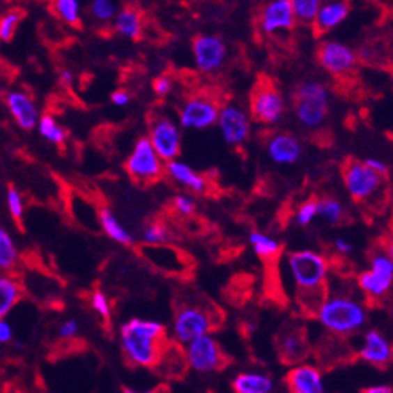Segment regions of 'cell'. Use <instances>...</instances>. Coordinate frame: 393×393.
I'll return each mask as SVG.
<instances>
[{"label":"cell","instance_id":"obj_31","mask_svg":"<svg viewBox=\"0 0 393 393\" xmlns=\"http://www.w3.org/2000/svg\"><path fill=\"white\" fill-rule=\"evenodd\" d=\"M53 10L56 17L69 26H79L82 20V10L79 0H53Z\"/></svg>","mask_w":393,"mask_h":393},{"label":"cell","instance_id":"obj_21","mask_svg":"<svg viewBox=\"0 0 393 393\" xmlns=\"http://www.w3.org/2000/svg\"><path fill=\"white\" fill-rule=\"evenodd\" d=\"M164 174H166L174 183H177L178 187L185 188L187 191H190V193L204 194L210 188V183L209 180H207V177H204L203 174L196 172L190 164L178 161V159L166 162V166H164Z\"/></svg>","mask_w":393,"mask_h":393},{"label":"cell","instance_id":"obj_32","mask_svg":"<svg viewBox=\"0 0 393 393\" xmlns=\"http://www.w3.org/2000/svg\"><path fill=\"white\" fill-rule=\"evenodd\" d=\"M18 262V249L12 236L0 228V270L10 272Z\"/></svg>","mask_w":393,"mask_h":393},{"label":"cell","instance_id":"obj_48","mask_svg":"<svg viewBox=\"0 0 393 393\" xmlns=\"http://www.w3.org/2000/svg\"><path fill=\"white\" fill-rule=\"evenodd\" d=\"M361 393H393V392H392V387L390 385L379 384V385L366 387V389L361 392Z\"/></svg>","mask_w":393,"mask_h":393},{"label":"cell","instance_id":"obj_45","mask_svg":"<svg viewBox=\"0 0 393 393\" xmlns=\"http://www.w3.org/2000/svg\"><path fill=\"white\" fill-rule=\"evenodd\" d=\"M334 251L341 254V256H348V254H352L353 251V244L344 240V238H336V240H334Z\"/></svg>","mask_w":393,"mask_h":393},{"label":"cell","instance_id":"obj_3","mask_svg":"<svg viewBox=\"0 0 393 393\" xmlns=\"http://www.w3.org/2000/svg\"><path fill=\"white\" fill-rule=\"evenodd\" d=\"M315 316L323 329L339 337L352 336L368 321L366 305L347 292L326 294L320 307L316 308Z\"/></svg>","mask_w":393,"mask_h":393},{"label":"cell","instance_id":"obj_5","mask_svg":"<svg viewBox=\"0 0 393 393\" xmlns=\"http://www.w3.org/2000/svg\"><path fill=\"white\" fill-rule=\"evenodd\" d=\"M217 328V315L209 305L183 302L175 308L172 320L174 344L183 345L196 337L212 334Z\"/></svg>","mask_w":393,"mask_h":393},{"label":"cell","instance_id":"obj_28","mask_svg":"<svg viewBox=\"0 0 393 393\" xmlns=\"http://www.w3.org/2000/svg\"><path fill=\"white\" fill-rule=\"evenodd\" d=\"M249 242L256 256L262 260H273L281 252V242L263 231H252L249 235Z\"/></svg>","mask_w":393,"mask_h":393},{"label":"cell","instance_id":"obj_20","mask_svg":"<svg viewBox=\"0 0 393 393\" xmlns=\"http://www.w3.org/2000/svg\"><path fill=\"white\" fill-rule=\"evenodd\" d=\"M352 12L350 0H321L318 12L313 20V29L318 34H326L337 29Z\"/></svg>","mask_w":393,"mask_h":393},{"label":"cell","instance_id":"obj_23","mask_svg":"<svg viewBox=\"0 0 393 393\" xmlns=\"http://www.w3.org/2000/svg\"><path fill=\"white\" fill-rule=\"evenodd\" d=\"M5 102H7L8 111L12 113L13 119L17 121V124L24 130H33L37 125V121H39V109L34 103V100L26 95L24 92H17V90H12V92L7 93L5 97Z\"/></svg>","mask_w":393,"mask_h":393},{"label":"cell","instance_id":"obj_13","mask_svg":"<svg viewBox=\"0 0 393 393\" xmlns=\"http://www.w3.org/2000/svg\"><path fill=\"white\" fill-rule=\"evenodd\" d=\"M257 26L265 37L291 33L297 26V20L289 0H265L259 10Z\"/></svg>","mask_w":393,"mask_h":393},{"label":"cell","instance_id":"obj_9","mask_svg":"<svg viewBox=\"0 0 393 393\" xmlns=\"http://www.w3.org/2000/svg\"><path fill=\"white\" fill-rule=\"evenodd\" d=\"M286 116V100L272 81H260L251 95V118L263 125H276Z\"/></svg>","mask_w":393,"mask_h":393},{"label":"cell","instance_id":"obj_26","mask_svg":"<svg viewBox=\"0 0 393 393\" xmlns=\"http://www.w3.org/2000/svg\"><path fill=\"white\" fill-rule=\"evenodd\" d=\"M98 222L102 230L108 235L109 240L122 244V246H130L134 242V236L127 228L122 225V222L113 214V210L108 207H102L98 212Z\"/></svg>","mask_w":393,"mask_h":393},{"label":"cell","instance_id":"obj_40","mask_svg":"<svg viewBox=\"0 0 393 393\" xmlns=\"http://www.w3.org/2000/svg\"><path fill=\"white\" fill-rule=\"evenodd\" d=\"M90 305L95 311L98 313L103 320H109L111 316V302L108 299V295L105 294L103 291H93L92 295H90Z\"/></svg>","mask_w":393,"mask_h":393},{"label":"cell","instance_id":"obj_37","mask_svg":"<svg viewBox=\"0 0 393 393\" xmlns=\"http://www.w3.org/2000/svg\"><path fill=\"white\" fill-rule=\"evenodd\" d=\"M172 207L175 214H178L180 217H191L196 212V201L188 193H180L174 196Z\"/></svg>","mask_w":393,"mask_h":393},{"label":"cell","instance_id":"obj_1","mask_svg":"<svg viewBox=\"0 0 393 393\" xmlns=\"http://www.w3.org/2000/svg\"><path fill=\"white\" fill-rule=\"evenodd\" d=\"M121 350L134 368H156L167 347V332L162 323L132 318L121 326Z\"/></svg>","mask_w":393,"mask_h":393},{"label":"cell","instance_id":"obj_8","mask_svg":"<svg viewBox=\"0 0 393 393\" xmlns=\"http://www.w3.org/2000/svg\"><path fill=\"white\" fill-rule=\"evenodd\" d=\"M164 166L166 162L154 151L148 137L138 138L125 161V171L129 177L140 185L157 182L164 175Z\"/></svg>","mask_w":393,"mask_h":393},{"label":"cell","instance_id":"obj_4","mask_svg":"<svg viewBox=\"0 0 393 393\" xmlns=\"http://www.w3.org/2000/svg\"><path fill=\"white\" fill-rule=\"evenodd\" d=\"M292 109L295 121L305 130L320 129L329 118L331 92L320 81H304L295 88Z\"/></svg>","mask_w":393,"mask_h":393},{"label":"cell","instance_id":"obj_18","mask_svg":"<svg viewBox=\"0 0 393 393\" xmlns=\"http://www.w3.org/2000/svg\"><path fill=\"white\" fill-rule=\"evenodd\" d=\"M289 393H325V377L321 369L311 363H297L284 377Z\"/></svg>","mask_w":393,"mask_h":393},{"label":"cell","instance_id":"obj_49","mask_svg":"<svg viewBox=\"0 0 393 393\" xmlns=\"http://www.w3.org/2000/svg\"><path fill=\"white\" fill-rule=\"evenodd\" d=\"M122 393H161L157 389H148V390H137V389H124Z\"/></svg>","mask_w":393,"mask_h":393},{"label":"cell","instance_id":"obj_22","mask_svg":"<svg viewBox=\"0 0 393 393\" xmlns=\"http://www.w3.org/2000/svg\"><path fill=\"white\" fill-rule=\"evenodd\" d=\"M360 357L376 368H387L392 363L393 348L389 339L377 329H369L363 337Z\"/></svg>","mask_w":393,"mask_h":393},{"label":"cell","instance_id":"obj_11","mask_svg":"<svg viewBox=\"0 0 393 393\" xmlns=\"http://www.w3.org/2000/svg\"><path fill=\"white\" fill-rule=\"evenodd\" d=\"M220 135L228 146L240 148L246 145L252 134V118L240 105L228 103L222 106L217 116Z\"/></svg>","mask_w":393,"mask_h":393},{"label":"cell","instance_id":"obj_39","mask_svg":"<svg viewBox=\"0 0 393 393\" xmlns=\"http://www.w3.org/2000/svg\"><path fill=\"white\" fill-rule=\"evenodd\" d=\"M316 217H318L316 201L310 199V201H307V203L302 204L299 209H297L295 215H294V220H295L297 225L308 226L313 220L316 219Z\"/></svg>","mask_w":393,"mask_h":393},{"label":"cell","instance_id":"obj_50","mask_svg":"<svg viewBox=\"0 0 393 393\" xmlns=\"http://www.w3.org/2000/svg\"><path fill=\"white\" fill-rule=\"evenodd\" d=\"M284 393H289V392H288V390H286V392H284Z\"/></svg>","mask_w":393,"mask_h":393},{"label":"cell","instance_id":"obj_12","mask_svg":"<svg viewBox=\"0 0 393 393\" xmlns=\"http://www.w3.org/2000/svg\"><path fill=\"white\" fill-rule=\"evenodd\" d=\"M148 140L164 162L178 159L182 153V129L177 122L166 116L151 119Z\"/></svg>","mask_w":393,"mask_h":393},{"label":"cell","instance_id":"obj_43","mask_svg":"<svg viewBox=\"0 0 393 393\" xmlns=\"http://www.w3.org/2000/svg\"><path fill=\"white\" fill-rule=\"evenodd\" d=\"M363 162H364L368 167L373 169V171H376L377 174L384 175V177H387V174H389V164H387L385 161H382V159L368 157V159H364Z\"/></svg>","mask_w":393,"mask_h":393},{"label":"cell","instance_id":"obj_16","mask_svg":"<svg viewBox=\"0 0 393 393\" xmlns=\"http://www.w3.org/2000/svg\"><path fill=\"white\" fill-rule=\"evenodd\" d=\"M318 63L334 77L348 76L358 63V53L341 40H325L318 47Z\"/></svg>","mask_w":393,"mask_h":393},{"label":"cell","instance_id":"obj_19","mask_svg":"<svg viewBox=\"0 0 393 393\" xmlns=\"http://www.w3.org/2000/svg\"><path fill=\"white\" fill-rule=\"evenodd\" d=\"M276 350L288 364L302 363L308 357V341L304 328L286 326L276 336Z\"/></svg>","mask_w":393,"mask_h":393},{"label":"cell","instance_id":"obj_36","mask_svg":"<svg viewBox=\"0 0 393 393\" xmlns=\"http://www.w3.org/2000/svg\"><path fill=\"white\" fill-rule=\"evenodd\" d=\"M21 20H23V15L20 12H8L5 17L0 18V40L2 42L12 40L15 33H17V28Z\"/></svg>","mask_w":393,"mask_h":393},{"label":"cell","instance_id":"obj_10","mask_svg":"<svg viewBox=\"0 0 393 393\" xmlns=\"http://www.w3.org/2000/svg\"><path fill=\"white\" fill-rule=\"evenodd\" d=\"M342 178L347 193L357 203L373 199L385 182L384 175L377 174L363 161H348L342 169Z\"/></svg>","mask_w":393,"mask_h":393},{"label":"cell","instance_id":"obj_47","mask_svg":"<svg viewBox=\"0 0 393 393\" xmlns=\"http://www.w3.org/2000/svg\"><path fill=\"white\" fill-rule=\"evenodd\" d=\"M60 82L63 84L65 87H71L74 84V72L71 69H63L60 72Z\"/></svg>","mask_w":393,"mask_h":393},{"label":"cell","instance_id":"obj_46","mask_svg":"<svg viewBox=\"0 0 393 393\" xmlns=\"http://www.w3.org/2000/svg\"><path fill=\"white\" fill-rule=\"evenodd\" d=\"M13 329L5 320H0V344H7L12 341Z\"/></svg>","mask_w":393,"mask_h":393},{"label":"cell","instance_id":"obj_27","mask_svg":"<svg viewBox=\"0 0 393 393\" xmlns=\"http://www.w3.org/2000/svg\"><path fill=\"white\" fill-rule=\"evenodd\" d=\"M21 297H23V288L17 279L0 276V320H3L17 307Z\"/></svg>","mask_w":393,"mask_h":393},{"label":"cell","instance_id":"obj_7","mask_svg":"<svg viewBox=\"0 0 393 393\" xmlns=\"http://www.w3.org/2000/svg\"><path fill=\"white\" fill-rule=\"evenodd\" d=\"M393 283L392 252L379 251L371 257V267L358 275V288L369 302H382L390 294Z\"/></svg>","mask_w":393,"mask_h":393},{"label":"cell","instance_id":"obj_15","mask_svg":"<svg viewBox=\"0 0 393 393\" xmlns=\"http://www.w3.org/2000/svg\"><path fill=\"white\" fill-rule=\"evenodd\" d=\"M220 106L215 100L196 95L185 100L178 113V125L185 130H206L217 124Z\"/></svg>","mask_w":393,"mask_h":393},{"label":"cell","instance_id":"obj_24","mask_svg":"<svg viewBox=\"0 0 393 393\" xmlns=\"http://www.w3.org/2000/svg\"><path fill=\"white\" fill-rule=\"evenodd\" d=\"M233 393H273L272 376L262 371H242L231 380Z\"/></svg>","mask_w":393,"mask_h":393},{"label":"cell","instance_id":"obj_35","mask_svg":"<svg viewBox=\"0 0 393 393\" xmlns=\"http://www.w3.org/2000/svg\"><path fill=\"white\" fill-rule=\"evenodd\" d=\"M289 2L294 10L297 23L311 26L321 0H289Z\"/></svg>","mask_w":393,"mask_h":393},{"label":"cell","instance_id":"obj_34","mask_svg":"<svg viewBox=\"0 0 393 393\" xmlns=\"http://www.w3.org/2000/svg\"><path fill=\"white\" fill-rule=\"evenodd\" d=\"M90 18L97 21L98 24H108L114 20L118 13L114 0H92L88 7Z\"/></svg>","mask_w":393,"mask_h":393},{"label":"cell","instance_id":"obj_41","mask_svg":"<svg viewBox=\"0 0 393 393\" xmlns=\"http://www.w3.org/2000/svg\"><path fill=\"white\" fill-rule=\"evenodd\" d=\"M174 88V81L171 76H159L153 84V90L157 97H166L172 92Z\"/></svg>","mask_w":393,"mask_h":393},{"label":"cell","instance_id":"obj_33","mask_svg":"<svg viewBox=\"0 0 393 393\" xmlns=\"http://www.w3.org/2000/svg\"><path fill=\"white\" fill-rule=\"evenodd\" d=\"M318 217H321L323 220H326L331 225H339L344 220L345 207L341 201L334 198H325L321 201H316Z\"/></svg>","mask_w":393,"mask_h":393},{"label":"cell","instance_id":"obj_14","mask_svg":"<svg viewBox=\"0 0 393 393\" xmlns=\"http://www.w3.org/2000/svg\"><path fill=\"white\" fill-rule=\"evenodd\" d=\"M191 53H193L194 68L201 74H215L225 66L228 47L219 36L199 34L194 37Z\"/></svg>","mask_w":393,"mask_h":393},{"label":"cell","instance_id":"obj_38","mask_svg":"<svg viewBox=\"0 0 393 393\" xmlns=\"http://www.w3.org/2000/svg\"><path fill=\"white\" fill-rule=\"evenodd\" d=\"M7 206H8V210L15 219V222L21 225V220H23V214H24V207H23V199H21L20 191L15 187H8L7 190Z\"/></svg>","mask_w":393,"mask_h":393},{"label":"cell","instance_id":"obj_25","mask_svg":"<svg viewBox=\"0 0 393 393\" xmlns=\"http://www.w3.org/2000/svg\"><path fill=\"white\" fill-rule=\"evenodd\" d=\"M114 29L118 34L130 40H137L143 33V18L138 10L134 7H125L118 10L116 17L113 20Z\"/></svg>","mask_w":393,"mask_h":393},{"label":"cell","instance_id":"obj_30","mask_svg":"<svg viewBox=\"0 0 393 393\" xmlns=\"http://www.w3.org/2000/svg\"><path fill=\"white\" fill-rule=\"evenodd\" d=\"M37 130L47 141L53 143V145H63L66 141V130L58 124V121L52 114L40 116L39 121H37Z\"/></svg>","mask_w":393,"mask_h":393},{"label":"cell","instance_id":"obj_29","mask_svg":"<svg viewBox=\"0 0 393 393\" xmlns=\"http://www.w3.org/2000/svg\"><path fill=\"white\" fill-rule=\"evenodd\" d=\"M141 241L146 246H167L172 241V231L166 223L150 222L143 228Z\"/></svg>","mask_w":393,"mask_h":393},{"label":"cell","instance_id":"obj_2","mask_svg":"<svg viewBox=\"0 0 393 393\" xmlns=\"http://www.w3.org/2000/svg\"><path fill=\"white\" fill-rule=\"evenodd\" d=\"M288 270L292 283L299 291V304L304 310L315 313L326 297L329 262L316 251H295L288 256Z\"/></svg>","mask_w":393,"mask_h":393},{"label":"cell","instance_id":"obj_17","mask_svg":"<svg viewBox=\"0 0 393 393\" xmlns=\"http://www.w3.org/2000/svg\"><path fill=\"white\" fill-rule=\"evenodd\" d=\"M265 153L278 166H292L302 157V141L291 132H275L265 141Z\"/></svg>","mask_w":393,"mask_h":393},{"label":"cell","instance_id":"obj_42","mask_svg":"<svg viewBox=\"0 0 393 393\" xmlns=\"http://www.w3.org/2000/svg\"><path fill=\"white\" fill-rule=\"evenodd\" d=\"M77 332H79V323L76 320H66L60 326V337L63 339L76 337Z\"/></svg>","mask_w":393,"mask_h":393},{"label":"cell","instance_id":"obj_6","mask_svg":"<svg viewBox=\"0 0 393 393\" xmlns=\"http://www.w3.org/2000/svg\"><path fill=\"white\" fill-rule=\"evenodd\" d=\"M183 357L187 368L201 374L217 373L226 368L228 358L220 344L212 334L196 337L183 345Z\"/></svg>","mask_w":393,"mask_h":393},{"label":"cell","instance_id":"obj_44","mask_svg":"<svg viewBox=\"0 0 393 393\" xmlns=\"http://www.w3.org/2000/svg\"><path fill=\"white\" fill-rule=\"evenodd\" d=\"M130 100H132L130 93L124 88H119V90H116V92L111 93V103H113L114 106H119V108H124V106L129 105Z\"/></svg>","mask_w":393,"mask_h":393}]
</instances>
